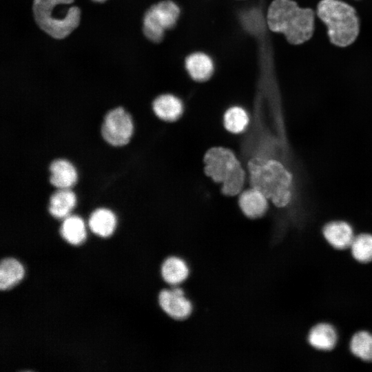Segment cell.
Wrapping results in <instances>:
<instances>
[{"mask_svg": "<svg viewBox=\"0 0 372 372\" xmlns=\"http://www.w3.org/2000/svg\"><path fill=\"white\" fill-rule=\"evenodd\" d=\"M251 187L262 192L278 207H284L292 198L293 178L280 161L253 157L247 163Z\"/></svg>", "mask_w": 372, "mask_h": 372, "instance_id": "6da1fadb", "label": "cell"}, {"mask_svg": "<svg viewBox=\"0 0 372 372\" xmlns=\"http://www.w3.org/2000/svg\"><path fill=\"white\" fill-rule=\"evenodd\" d=\"M269 29L282 33L293 45H300L309 40L314 31V12L302 8L293 0H273L266 15Z\"/></svg>", "mask_w": 372, "mask_h": 372, "instance_id": "7a4b0ae2", "label": "cell"}, {"mask_svg": "<svg viewBox=\"0 0 372 372\" xmlns=\"http://www.w3.org/2000/svg\"><path fill=\"white\" fill-rule=\"evenodd\" d=\"M204 171L215 183L222 185L223 194L232 196L241 193L246 173L231 149L223 147L210 148L204 156Z\"/></svg>", "mask_w": 372, "mask_h": 372, "instance_id": "3957f363", "label": "cell"}, {"mask_svg": "<svg viewBox=\"0 0 372 372\" xmlns=\"http://www.w3.org/2000/svg\"><path fill=\"white\" fill-rule=\"evenodd\" d=\"M318 17L327 27L330 41L339 47L353 43L359 33V19L355 10L340 0H321Z\"/></svg>", "mask_w": 372, "mask_h": 372, "instance_id": "277c9868", "label": "cell"}, {"mask_svg": "<svg viewBox=\"0 0 372 372\" xmlns=\"http://www.w3.org/2000/svg\"><path fill=\"white\" fill-rule=\"evenodd\" d=\"M74 0H34L33 12L38 25L55 39L68 36L79 24L81 10L66 7Z\"/></svg>", "mask_w": 372, "mask_h": 372, "instance_id": "5b68a950", "label": "cell"}, {"mask_svg": "<svg viewBox=\"0 0 372 372\" xmlns=\"http://www.w3.org/2000/svg\"><path fill=\"white\" fill-rule=\"evenodd\" d=\"M134 132L132 116L118 106L108 110L103 116L99 133L103 141L112 147H123L130 142Z\"/></svg>", "mask_w": 372, "mask_h": 372, "instance_id": "8992f818", "label": "cell"}, {"mask_svg": "<svg viewBox=\"0 0 372 372\" xmlns=\"http://www.w3.org/2000/svg\"><path fill=\"white\" fill-rule=\"evenodd\" d=\"M180 10L172 0H163L152 6L143 18V32L153 42L161 41L165 32L177 23Z\"/></svg>", "mask_w": 372, "mask_h": 372, "instance_id": "52a82bcc", "label": "cell"}, {"mask_svg": "<svg viewBox=\"0 0 372 372\" xmlns=\"http://www.w3.org/2000/svg\"><path fill=\"white\" fill-rule=\"evenodd\" d=\"M158 303L161 309L176 320L187 318L193 310L191 301L185 296L183 289L178 286L163 289L158 295Z\"/></svg>", "mask_w": 372, "mask_h": 372, "instance_id": "ba28073f", "label": "cell"}, {"mask_svg": "<svg viewBox=\"0 0 372 372\" xmlns=\"http://www.w3.org/2000/svg\"><path fill=\"white\" fill-rule=\"evenodd\" d=\"M49 183L54 189L72 188L77 183L79 174L69 159L56 157L48 165Z\"/></svg>", "mask_w": 372, "mask_h": 372, "instance_id": "9c48e42d", "label": "cell"}, {"mask_svg": "<svg viewBox=\"0 0 372 372\" xmlns=\"http://www.w3.org/2000/svg\"><path fill=\"white\" fill-rule=\"evenodd\" d=\"M322 234L327 244L338 251L349 249L355 236L352 225L342 220L327 223L322 229Z\"/></svg>", "mask_w": 372, "mask_h": 372, "instance_id": "30bf717a", "label": "cell"}, {"mask_svg": "<svg viewBox=\"0 0 372 372\" xmlns=\"http://www.w3.org/2000/svg\"><path fill=\"white\" fill-rule=\"evenodd\" d=\"M306 339L308 344L314 350L329 352L337 346L338 333L331 322L322 321L310 327Z\"/></svg>", "mask_w": 372, "mask_h": 372, "instance_id": "8fae6325", "label": "cell"}, {"mask_svg": "<svg viewBox=\"0 0 372 372\" xmlns=\"http://www.w3.org/2000/svg\"><path fill=\"white\" fill-rule=\"evenodd\" d=\"M77 204V196L72 188L55 189L48 198V213L57 219L65 218L70 214Z\"/></svg>", "mask_w": 372, "mask_h": 372, "instance_id": "7c38bea8", "label": "cell"}, {"mask_svg": "<svg viewBox=\"0 0 372 372\" xmlns=\"http://www.w3.org/2000/svg\"><path fill=\"white\" fill-rule=\"evenodd\" d=\"M185 68L195 81L204 82L212 76L214 63L212 59L203 52H194L185 59Z\"/></svg>", "mask_w": 372, "mask_h": 372, "instance_id": "4fadbf2b", "label": "cell"}, {"mask_svg": "<svg viewBox=\"0 0 372 372\" xmlns=\"http://www.w3.org/2000/svg\"><path fill=\"white\" fill-rule=\"evenodd\" d=\"M238 205L242 213L249 218L262 216L268 209V198L258 189L251 187L241 192Z\"/></svg>", "mask_w": 372, "mask_h": 372, "instance_id": "5bb4252c", "label": "cell"}, {"mask_svg": "<svg viewBox=\"0 0 372 372\" xmlns=\"http://www.w3.org/2000/svg\"><path fill=\"white\" fill-rule=\"evenodd\" d=\"M152 107L154 114L167 122L176 121L183 112L182 101L172 94L159 95L153 101Z\"/></svg>", "mask_w": 372, "mask_h": 372, "instance_id": "9a60e30c", "label": "cell"}, {"mask_svg": "<svg viewBox=\"0 0 372 372\" xmlns=\"http://www.w3.org/2000/svg\"><path fill=\"white\" fill-rule=\"evenodd\" d=\"M87 225L94 234L103 238L108 237L116 228V215L110 208L97 207L90 214Z\"/></svg>", "mask_w": 372, "mask_h": 372, "instance_id": "2e32d148", "label": "cell"}, {"mask_svg": "<svg viewBox=\"0 0 372 372\" xmlns=\"http://www.w3.org/2000/svg\"><path fill=\"white\" fill-rule=\"evenodd\" d=\"M161 273L168 285L178 286L185 282L189 274V269L185 260L178 256H169L163 262Z\"/></svg>", "mask_w": 372, "mask_h": 372, "instance_id": "e0dca14e", "label": "cell"}, {"mask_svg": "<svg viewBox=\"0 0 372 372\" xmlns=\"http://www.w3.org/2000/svg\"><path fill=\"white\" fill-rule=\"evenodd\" d=\"M349 349L358 360L372 362V332L365 329L354 332L349 341Z\"/></svg>", "mask_w": 372, "mask_h": 372, "instance_id": "ac0fdd59", "label": "cell"}, {"mask_svg": "<svg viewBox=\"0 0 372 372\" xmlns=\"http://www.w3.org/2000/svg\"><path fill=\"white\" fill-rule=\"evenodd\" d=\"M59 231L65 241L74 245L81 244L86 237L85 223L80 216L75 214L63 218Z\"/></svg>", "mask_w": 372, "mask_h": 372, "instance_id": "d6986e66", "label": "cell"}, {"mask_svg": "<svg viewBox=\"0 0 372 372\" xmlns=\"http://www.w3.org/2000/svg\"><path fill=\"white\" fill-rule=\"evenodd\" d=\"M24 269L16 259L6 258L0 262V289H8L19 282L23 278Z\"/></svg>", "mask_w": 372, "mask_h": 372, "instance_id": "ffe728a7", "label": "cell"}, {"mask_svg": "<svg viewBox=\"0 0 372 372\" xmlns=\"http://www.w3.org/2000/svg\"><path fill=\"white\" fill-rule=\"evenodd\" d=\"M349 250L357 262L364 265L372 262V234L362 232L355 235Z\"/></svg>", "mask_w": 372, "mask_h": 372, "instance_id": "44dd1931", "label": "cell"}, {"mask_svg": "<svg viewBox=\"0 0 372 372\" xmlns=\"http://www.w3.org/2000/svg\"><path fill=\"white\" fill-rule=\"evenodd\" d=\"M249 122L247 111L240 106H233L225 112L223 116V124L225 129L233 134H240L244 132Z\"/></svg>", "mask_w": 372, "mask_h": 372, "instance_id": "7402d4cb", "label": "cell"}, {"mask_svg": "<svg viewBox=\"0 0 372 372\" xmlns=\"http://www.w3.org/2000/svg\"><path fill=\"white\" fill-rule=\"evenodd\" d=\"M93 1H96V2H103L105 0H93Z\"/></svg>", "mask_w": 372, "mask_h": 372, "instance_id": "603a6c76", "label": "cell"}]
</instances>
